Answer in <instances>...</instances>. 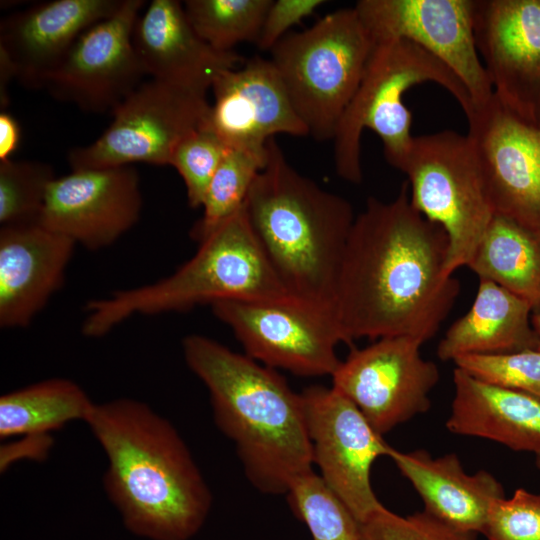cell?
<instances>
[{
    "label": "cell",
    "mask_w": 540,
    "mask_h": 540,
    "mask_svg": "<svg viewBox=\"0 0 540 540\" xmlns=\"http://www.w3.org/2000/svg\"><path fill=\"white\" fill-rule=\"evenodd\" d=\"M448 238L411 203L404 182L396 197H369L355 216L338 275L334 313L346 344L408 336L425 343L460 291L445 273Z\"/></svg>",
    "instance_id": "cell-1"
},
{
    "label": "cell",
    "mask_w": 540,
    "mask_h": 540,
    "mask_svg": "<svg viewBox=\"0 0 540 540\" xmlns=\"http://www.w3.org/2000/svg\"><path fill=\"white\" fill-rule=\"evenodd\" d=\"M103 448L104 486L127 527L154 540H187L204 523L212 494L187 445L143 402L94 404L85 421Z\"/></svg>",
    "instance_id": "cell-2"
},
{
    "label": "cell",
    "mask_w": 540,
    "mask_h": 540,
    "mask_svg": "<svg viewBox=\"0 0 540 540\" xmlns=\"http://www.w3.org/2000/svg\"><path fill=\"white\" fill-rule=\"evenodd\" d=\"M190 370L208 389L214 420L249 482L282 495L313 472L304 402L275 369L200 334L182 342Z\"/></svg>",
    "instance_id": "cell-3"
},
{
    "label": "cell",
    "mask_w": 540,
    "mask_h": 540,
    "mask_svg": "<svg viewBox=\"0 0 540 540\" xmlns=\"http://www.w3.org/2000/svg\"><path fill=\"white\" fill-rule=\"evenodd\" d=\"M244 209L278 278L302 302L334 311L340 266L355 215L287 161L275 138Z\"/></svg>",
    "instance_id": "cell-4"
},
{
    "label": "cell",
    "mask_w": 540,
    "mask_h": 540,
    "mask_svg": "<svg viewBox=\"0 0 540 540\" xmlns=\"http://www.w3.org/2000/svg\"><path fill=\"white\" fill-rule=\"evenodd\" d=\"M199 243L194 256L171 275L88 302L82 333L98 338L134 315L181 312L224 300L295 299L261 248L244 206Z\"/></svg>",
    "instance_id": "cell-5"
},
{
    "label": "cell",
    "mask_w": 540,
    "mask_h": 540,
    "mask_svg": "<svg viewBox=\"0 0 540 540\" xmlns=\"http://www.w3.org/2000/svg\"><path fill=\"white\" fill-rule=\"evenodd\" d=\"M433 82L459 103L466 118L475 104L462 81L440 60L402 39L376 43L361 82L336 128L333 158L347 182L362 181L361 135L365 128L382 141L387 162L397 169L412 144V115L403 103L411 87Z\"/></svg>",
    "instance_id": "cell-6"
},
{
    "label": "cell",
    "mask_w": 540,
    "mask_h": 540,
    "mask_svg": "<svg viewBox=\"0 0 540 540\" xmlns=\"http://www.w3.org/2000/svg\"><path fill=\"white\" fill-rule=\"evenodd\" d=\"M354 8L332 11L270 50L292 106L317 140L333 139L374 49Z\"/></svg>",
    "instance_id": "cell-7"
},
{
    "label": "cell",
    "mask_w": 540,
    "mask_h": 540,
    "mask_svg": "<svg viewBox=\"0 0 540 540\" xmlns=\"http://www.w3.org/2000/svg\"><path fill=\"white\" fill-rule=\"evenodd\" d=\"M397 169L407 176L412 205L447 235L445 273L467 267L495 215L468 135L414 136Z\"/></svg>",
    "instance_id": "cell-8"
},
{
    "label": "cell",
    "mask_w": 540,
    "mask_h": 540,
    "mask_svg": "<svg viewBox=\"0 0 540 540\" xmlns=\"http://www.w3.org/2000/svg\"><path fill=\"white\" fill-rule=\"evenodd\" d=\"M207 92L150 79L113 111L109 127L93 143L71 149L72 170L147 163L170 166L178 144L198 129L209 113Z\"/></svg>",
    "instance_id": "cell-9"
},
{
    "label": "cell",
    "mask_w": 540,
    "mask_h": 540,
    "mask_svg": "<svg viewBox=\"0 0 540 540\" xmlns=\"http://www.w3.org/2000/svg\"><path fill=\"white\" fill-rule=\"evenodd\" d=\"M246 355L272 369L297 376H332L341 360L336 348L346 343L333 310L297 299L224 300L211 304Z\"/></svg>",
    "instance_id": "cell-10"
},
{
    "label": "cell",
    "mask_w": 540,
    "mask_h": 540,
    "mask_svg": "<svg viewBox=\"0 0 540 540\" xmlns=\"http://www.w3.org/2000/svg\"><path fill=\"white\" fill-rule=\"evenodd\" d=\"M313 463L327 488L362 525L384 506L370 482L373 463L389 446L360 410L333 387L301 392Z\"/></svg>",
    "instance_id": "cell-11"
},
{
    "label": "cell",
    "mask_w": 540,
    "mask_h": 540,
    "mask_svg": "<svg viewBox=\"0 0 540 540\" xmlns=\"http://www.w3.org/2000/svg\"><path fill=\"white\" fill-rule=\"evenodd\" d=\"M423 344L408 336L380 338L352 350L331 376L332 387L382 436L430 408L440 372L421 356Z\"/></svg>",
    "instance_id": "cell-12"
},
{
    "label": "cell",
    "mask_w": 540,
    "mask_h": 540,
    "mask_svg": "<svg viewBox=\"0 0 540 540\" xmlns=\"http://www.w3.org/2000/svg\"><path fill=\"white\" fill-rule=\"evenodd\" d=\"M475 0H359L353 7L374 44L407 40L444 63L465 85L475 106L493 88L474 35Z\"/></svg>",
    "instance_id": "cell-13"
},
{
    "label": "cell",
    "mask_w": 540,
    "mask_h": 540,
    "mask_svg": "<svg viewBox=\"0 0 540 540\" xmlns=\"http://www.w3.org/2000/svg\"><path fill=\"white\" fill-rule=\"evenodd\" d=\"M467 121L494 214L540 234V124L513 113L494 94Z\"/></svg>",
    "instance_id": "cell-14"
},
{
    "label": "cell",
    "mask_w": 540,
    "mask_h": 540,
    "mask_svg": "<svg viewBox=\"0 0 540 540\" xmlns=\"http://www.w3.org/2000/svg\"><path fill=\"white\" fill-rule=\"evenodd\" d=\"M144 4L123 0L115 13L88 28L44 88L83 111L112 113L146 75L132 40Z\"/></svg>",
    "instance_id": "cell-15"
},
{
    "label": "cell",
    "mask_w": 540,
    "mask_h": 540,
    "mask_svg": "<svg viewBox=\"0 0 540 540\" xmlns=\"http://www.w3.org/2000/svg\"><path fill=\"white\" fill-rule=\"evenodd\" d=\"M474 35L495 97L540 124V0H475Z\"/></svg>",
    "instance_id": "cell-16"
},
{
    "label": "cell",
    "mask_w": 540,
    "mask_h": 540,
    "mask_svg": "<svg viewBox=\"0 0 540 540\" xmlns=\"http://www.w3.org/2000/svg\"><path fill=\"white\" fill-rule=\"evenodd\" d=\"M141 210L140 178L133 166L72 170L51 182L40 224L95 251L132 229Z\"/></svg>",
    "instance_id": "cell-17"
},
{
    "label": "cell",
    "mask_w": 540,
    "mask_h": 540,
    "mask_svg": "<svg viewBox=\"0 0 540 540\" xmlns=\"http://www.w3.org/2000/svg\"><path fill=\"white\" fill-rule=\"evenodd\" d=\"M205 124L228 149L265 151L276 134L309 135L270 59L255 56L219 74Z\"/></svg>",
    "instance_id": "cell-18"
},
{
    "label": "cell",
    "mask_w": 540,
    "mask_h": 540,
    "mask_svg": "<svg viewBox=\"0 0 540 540\" xmlns=\"http://www.w3.org/2000/svg\"><path fill=\"white\" fill-rule=\"evenodd\" d=\"M123 0H53L33 5L1 20L0 50L14 66L16 80L44 88L77 39L111 16Z\"/></svg>",
    "instance_id": "cell-19"
},
{
    "label": "cell",
    "mask_w": 540,
    "mask_h": 540,
    "mask_svg": "<svg viewBox=\"0 0 540 540\" xmlns=\"http://www.w3.org/2000/svg\"><path fill=\"white\" fill-rule=\"evenodd\" d=\"M76 244L41 224L0 229V326L24 328L63 285Z\"/></svg>",
    "instance_id": "cell-20"
},
{
    "label": "cell",
    "mask_w": 540,
    "mask_h": 540,
    "mask_svg": "<svg viewBox=\"0 0 540 540\" xmlns=\"http://www.w3.org/2000/svg\"><path fill=\"white\" fill-rule=\"evenodd\" d=\"M132 40L146 75L205 92L219 74L246 61L207 44L176 0H153L138 16Z\"/></svg>",
    "instance_id": "cell-21"
},
{
    "label": "cell",
    "mask_w": 540,
    "mask_h": 540,
    "mask_svg": "<svg viewBox=\"0 0 540 540\" xmlns=\"http://www.w3.org/2000/svg\"><path fill=\"white\" fill-rule=\"evenodd\" d=\"M389 458L417 491L424 510L458 529L482 533L491 507L505 497L491 473L467 474L454 453L434 458L425 450L393 448Z\"/></svg>",
    "instance_id": "cell-22"
},
{
    "label": "cell",
    "mask_w": 540,
    "mask_h": 540,
    "mask_svg": "<svg viewBox=\"0 0 540 540\" xmlns=\"http://www.w3.org/2000/svg\"><path fill=\"white\" fill-rule=\"evenodd\" d=\"M453 383L446 421L450 432L540 453V398L481 381L457 367Z\"/></svg>",
    "instance_id": "cell-23"
},
{
    "label": "cell",
    "mask_w": 540,
    "mask_h": 540,
    "mask_svg": "<svg viewBox=\"0 0 540 540\" xmlns=\"http://www.w3.org/2000/svg\"><path fill=\"white\" fill-rule=\"evenodd\" d=\"M532 306L498 284L479 279L469 311L446 331L437 347L442 361L465 355H493L538 349Z\"/></svg>",
    "instance_id": "cell-24"
},
{
    "label": "cell",
    "mask_w": 540,
    "mask_h": 540,
    "mask_svg": "<svg viewBox=\"0 0 540 540\" xmlns=\"http://www.w3.org/2000/svg\"><path fill=\"white\" fill-rule=\"evenodd\" d=\"M467 267L540 311L539 233L494 215Z\"/></svg>",
    "instance_id": "cell-25"
},
{
    "label": "cell",
    "mask_w": 540,
    "mask_h": 540,
    "mask_svg": "<svg viewBox=\"0 0 540 540\" xmlns=\"http://www.w3.org/2000/svg\"><path fill=\"white\" fill-rule=\"evenodd\" d=\"M75 382L53 378L0 398V437H43L73 420L86 421L93 406Z\"/></svg>",
    "instance_id": "cell-26"
},
{
    "label": "cell",
    "mask_w": 540,
    "mask_h": 540,
    "mask_svg": "<svg viewBox=\"0 0 540 540\" xmlns=\"http://www.w3.org/2000/svg\"><path fill=\"white\" fill-rule=\"evenodd\" d=\"M267 161L265 151L229 149L202 202L203 214L191 230L201 242L245 204L250 188Z\"/></svg>",
    "instance_id": "cell-27"
},
{
    "label": "cell",
    "mask_w": 540,
    "mask_h": 540,
    "mask_svg": "<svg viewBox=\"0 0 540 540\" xmlns=\"http://www.w3.org/2000/svg\"><path fill=\"white\" fill-rule=\"evenodd\" d=\"M272 0H187L184 10L196 33L218 51L256 44Z\"/></svg>",
    "instance_id": "cell-28"
},
{
    "label": "cell",
    "mask_w": 540,
    "mask_h": 540,
    "mask_svg": "<svg viewBox=\"0 0 540 540\" xmlns=\"http://www.w3.org/2000/svg\"><path fill=\"white\" fill-rule=\"evenodd\" d=\"M287 498L313 540H366L361 524L314 472L299 478Z\"/></svg>",
    "instance_id": "cell-29"
},
{
    "label": "cell",
    "mask_w": 540,
    "mask_h": 540,
    "mask_svg": "<svg viewBox=\"0 0 540 540\" xmlns=\"http://www.w3.org/2000/svg\"><path fill=\"white\" fill-rule=\"evenodd\" d=\"M53 167L31 160L0 161L1 227L40 224Z\"/></svg>",
    "instance_id": "cell-30"
},
{
    "label": "cell",
    "mask_w": 540,
    "mask_h": 540,
    "mask_svg": "<svg viewBox=\"0 0 540 540\" xmlns=\"http://www.w3.org/2000/svg\"><path fill=\"white\" fill-rule=\"evenodd\" d=\"M228 150L205 123L186 136L175 148L170 166L182 177L191 207L202 206L208 186Z\"/></svg>",
    "instance_id": "cell-31"
},
{
    "label": "cell",
    "mask_w": 540,
    "mask_h": 540,
    "mask_svg": "<svg viewBox=\"0 0 540 540\" xmlns=\"http://www.w3.org/2000/svg\"><path fill=\"white\" fill-rule=\"evenodd\" d=\"M453 362L457 368L481 381L540 398V349L465 355Z\"/></svg>",
    "instance_id": "cell-32"
},
{
    "label": "cell",
    "mask_w": 540,
    "mask_h": 540,
    "mask_svg": "<svg viewBox=\"0 0 540 540\" xmlns=\"http://www.w3.org/2000/svg\"><path fill=\"white\" fill-rule=\"evenodd\" d=\"M361 527L366 540H476L477 534L458 529L425 510L403 517L385 507Z\"/></svg>",
    "instance_id": "cell-33"
},
{
    "label": "cell",
    "mask_w": 540,
    "mask_h": 540,
    "mask_svg": "<svg viewBox=\"0 0 540 540\" xmlns=\"http://www.w3.org/2000/svg\"><path fill=\"white\" fill-rule=\"evenodd\" d=\"M482 534L487 540H540V495L520 488L496 501Z\"/></svg>",
    "instance_id": "cell-34"
},
{
    "label": "cell",
    "mask_w": 540,
    "mask_h": 540,
    "mask_svg": "<svg viewBox=\"0 0 540 540\" xmlns=\"http://www.w3.org/2000/svg\"><path fill=\"white\" fill-rule=\"evenodd\" d=\"M325 3L323 0H277L272 1L265 15L256 42L260 50H271L287 30Z\"/></svg>",
    "instance_id": "cell-35"
},
{
    "label": "cell",
    "mask_w": 540,
    "mask_h": 540,
    "mask_svg": "<svg viewBox=\"0 0 540 540\" xmlns=\"http://www.w3.org/2000/svg\"><path fill=\"white\" fill-rule=\"evenodd\" d=\"M21 129L18 121L7 111L0 113V161L11 159L18 149Z\"/></svg>",
    "instance_id": "cell-36"
},
{
    "label": "cell",
    "mask_w": 540,
    "mask_h": 540,
    "mask_svg": "<svg viewBox=\"0 0 540 540\" xmlns=\"http://www.w3.org/2000/svg\"><path fill=\"white\" fill-rule=\"evenodd\" d=\"M16 79V73L13 64L7 54L0 50V108L6 111L9 104L8 86L10 82Z\"/></svg>",
    "instance_id": "cell-37"
},
{
    "label": "cell",
    "mask_w": 540,
    "mask_h": 540,
    "mask_svg": "<svg viewBox=\"0 0 540 540\" xmlns=\"http://www.w3.org/2000/svg\"><path fill=\"white\" fill-rule=\"evenodd\" d=\"M531 324L538 340V349H540V311L534 312L531 316Z\"/></svg>",
    "instance_id": "cell-38"
},
{
    "label": "cell",
    "mask_w": 540,
    "mask_h": 540,
    "mask_svg": "<svg viewBox=\"0 0 540 540\" xmlns=\"http://www.w3.org/2000/svg\"><path fill=\"white\" fill-rule=\"evenodd\" d=\"M536 465H537V467H538L539 470H540V453H539V454H536Z\"/></svg>",
    "instance_id": "cell-39"
}]
</instances>
